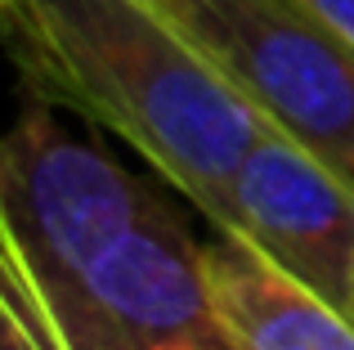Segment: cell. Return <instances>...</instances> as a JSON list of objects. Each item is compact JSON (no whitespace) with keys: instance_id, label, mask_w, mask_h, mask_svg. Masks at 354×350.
<instances>
[{"instance_id":"1","label":"cell","mask_w":354,"mask_h":350,"mask_svg":"<svg viewBox=\"0 0 354 350\" xmlns=\"http://www.w3.org/2000/svg\"><path fill=\"white\" fill-rule=\"evenodd\" d=\"M0 45L32 99L95 122L225 229L238 162L269 131L225 72L148 0H14Z\"/></svg>"},{"instance_id":"2","label":"cell","mask_w":354,"mask_h":350,"mask_svg":"<svg viewBox=\"0 0 354 350\" xmlns=\"http://www.w3.org/2000/svg\"><path fill=\"white\" fill-rule=\"evenodd\" d=\"M265 117L354 184V45L296 0H148Z\"/></svg>"},{"instance_id":"3","label":"cell","mask_w":354,"mask_h":350,"mask_svg":"<svg viewBox=\"0 0 354 350\" xmlns=\"http://www.w3.org/2000/svg\"><path fill=\"white\" fill-rule=\"evenodd\" d=\"M220 234L247 238L278 270L350 310L354 297V184L278 131L238 162Z\"/></svg>"},{"instance_id":"4","label":"cell","mask_w":354,"mask_h":350,"mask_svg":"<svg viewBox=\"0 0 354 350\" xmlns=\"http://www.w3.org/2000/svg\"><path fill=\"white\" fill-rule=\"evenodd\" d=\"M95 297L121 350H234L202 243L166 193L104 252Z\"/></svg>"},{"instance_id":"5","label":"cell","mask_w":354,"mask_h":350,"mask_svg":"<svg viewBox=\"0 0 354 350\" xmlns=\"http://www.w3.org/2000/svg\"><path fill=\"white\" fill-rule=\"evenodd\" d=\"M202 261L234 350H354V310L278 270L247 238L216 229Z\"/></svg>"},{"instance_id":"6","label":"cell","mask_w":354,"mask_h":350,"mask_svg":"<svg viewBox=\"0 0 354 350\" xmlns=\"http://www.w3.org/2000/svg\"><path fill=\"white\" fill-rule=\"evenodd\" d=\"M301 9H310L319 23H328L337 36H346L354 45V0H296Z\"/></svg>"},{"instance_id":"7","label":"cell","mask_w":354,"mask_h":350,"mask_svg":"<svg viewBox=\"0 0 354 350\" xmlns=\"http://www.w3.org/2000/svg\"><path fill=\"white\" fill-rule=\"evenodd\" d=\"M9 5H14V0H0V14H5V9H9Z\"/></svg>"},{"instance_id":"8","label":"cell","mask_w":354,"mask_h":350,"mask_svg":"<svg viewBox=\"0 0 354 350\" xmlns=\"http://www.w3.org/2000/svg\"><path fill=\"white\" fill-rule=\"evenodd\" d=\"M350 310H354V297H350Z\"/></svg>"}]
</instances>
